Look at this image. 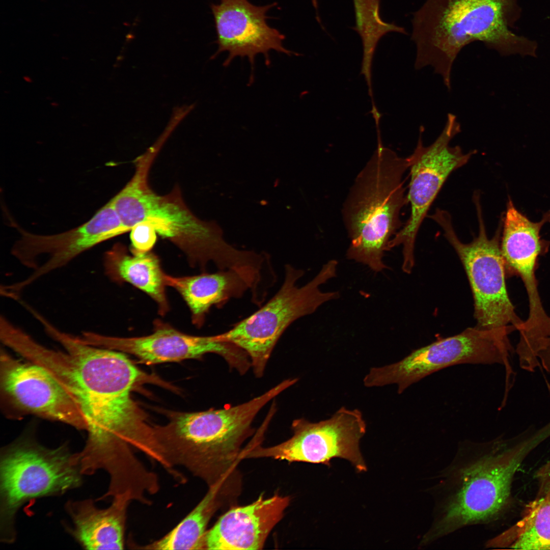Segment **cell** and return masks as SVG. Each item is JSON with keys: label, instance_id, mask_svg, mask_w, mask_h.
<instances>
[{"label": "cell", "instance_id": "cell-19", "mask_svg": "<svg viewBox=\"0 0 550 550\" xmlns=\"http://www.w3.org/2000/svg\"><path fill=\"white\" fill-rule=\"evenodd\" d=\"M164 280L166 286L174 288L183 297L190 310L192 323L198 327L204 324L212 306H222L251 289L245 278L233 270L186 277L164 273Z\"/></svg>", "mask_w": 550, "mask_h": 550}, {"label": "cell", "instance_id": "cell-13", "mask_svg": "<svg viewBox=\"0 0 550 550\" xmlns=\"http://www.w3.org/2000/svg\"><path fill=\"white\" fill-rule=\"evenodd\" d=\"M293 435L272 447H254L245 457H269L288 461L331 465L334 458L349 461L359 472L367 468L360 441L366 431L361 411L342 407L330 418L312 423L303 418L293 421Z\"/></svg>", "mask_w": 550, "mask_h": 550}, {"label": "cell", "instance_id": "cell-6", "mask_svg": "<svg viewBox=\"0 0 550 550\" xmlns=\"http://www.w3.org/2000/svg\"><path fill=\"white\" fill-rule=\"evenodd\" d=\"M407 157L399 156L378 139L377 147L359 172L342 207L350 244L348 259L379 272L391 239L402 226L400 212L408 203L403 176Z\"/></svg>", "mask_w": 550, "mask_h": 550}, {"label": "cell", "instance_id": "cell-23", "mask_svg": "<svg viewBox=\"0 0 550 550\" xmlns=\"http://www.w3.org/2000/svg\"><path fill=\"white\" fill-rule=\"evenodd\" d=\"M352 1L355 19L354 29L362 39L363 48L361 74L364 75L369 93H371L372 62L378 42L388 33L407 34V32L402 26L382 20L380 15V0Z\"/></svg>", "mask_w": 550, "mask_h": 550}, {"label": "cell", "instance_id": "cell-25", "mask_svg": "<svg viewBox=\"0 0 550 550\" xmlns=\"http://www.w3.org/2000/svg\"><path fill=\"white\" fill-rule=\"evenodd\" d=\"M539 485V496L550 500V460L543 465L536 473Z\"/></svg>", "mask_w": 550, "mask_h": 550}, {"label": "cell", "instance_id": "cell-11", "mask_svg": "<svg viewBox=\"0 0 550 550\" xmlns=\"http://www.w3.org/2000/svg\"><path fill=\"white\" fill-rule=\"evenodd\" d=\"M460 131L456 116L449 114L443 131L430 145L423 144V129L420 128L417 146L407 157L410 178L407 198L410 214L389 244V249L402 246V268L406 273H410L414 265L416 239L430 206L451 173L465 164L476 153V150L464 153L460 147L450 145Z\"/></svg>", "mask_w": 550, "mask_h": 550}, {"label": "cell", "instance_id": "cell-26", "mask_svg": "<svg viewBox=\"0 0 550 550\" xmlns=\"http://www.w3.org/2000/svg\"><path fill=\"white\" fill-rule=\"evenodd\" d=\"M536 358L540 367L550 373V338L544 342L538 351Z\"/></svg>", "mask_w": 550, "mask_h": 550}, {"label": "cell", "instance_id": "cell-7", "mask_svg": "<svg viewBox=\"0 0 550 550\" xmlns=\"http://www.w3.org/2000/svg\"><path fill=\"white\" fill-rule=\"evenodd\" d=\"M76 453L67 444L55 448L24 433L0 453V541L13 543L20 508L35 499L58 496L80 487L82 476Z\"/></svg>", "mask_w": 550, "mask_h": 550}, {"label": "cell", "instance_id": "cell-18", "mask_svg": "<svg viewBox=\"0 0 550 550\" xmlns=\"http://www.w3.org/2000/svg\"><path fill=\"white\" fill-rule=\"evenodd\" d=\"M130 503L124 498H114L108 507L100 509L91 499L69 500L65 509L72 525L67 529L84 549H123Z\"/></svg>", "mask_w": 550, "mask_h": 550}, {"label": "cell", "instance_id": "cell-22", "mask_svg": "<svg viewBox=\"0 0 550 550\" xmlns=\"http://www.w3.org/2000/svg\"><path fill=\"white\" fill-rule=\"evenodd\" d=\"M488 547L550 549V500L538 497L515 525L489 540Z\"/></svg>", "mask_w": 550, "mask_h": 550}, {"label": "cell", "instance_id": "cell-9", "mask_svg": "<svg viewBox=\"0 0 550 550\" xmlns=\"http://www.w3.org/2000/svg\"><path fill=\"white\" fill-rule=\"evenodd\" d=\"M474 201L479 232L469 243L458 238L448 212L437 209L430 217L442 228L464 267L473 294L477 327L519 331L524 321L516 315L507 291L499 233L488 238L478 195H474Z\"/></svg>", "mask_w": 550, "mask_h": 550}, {"label": "cell", "instance_id": "cell-24", "mask_svg": "<svg viewBox=\"0 0 550 550\" xmlns=\"http://www.w3.org/2000/svg\"><path fill=\"white\" fill-rule=\"evenodd\" d=\"M133 253L150 252L157 239V232L153 226L148 222H143L134 225L130 230Z\"/></svg>", "mask_w": 550, "mask_h": 550}, {"label": "cell", "instance_id": "cell-1", "mask_svg": "<svg viewBox=\"0 0 550 550\" xmlns=\"http://www.w3.org/2000/svg\"><path fill=\"white\" fill-rule=\"evenodd\" d=\"M44 330L63 350L30 336L20 343L18 353L45 369L82 411L87 438L78 452L82 466L92 472L113 471L133 460V449L152 455L157 445L154 425L131 393L146 383L167 389L171 385L141 370L124 352L87 344L51 322Z\"/></svg>", "mask_w": 550, "mask_h": 550}, {"label": "cell", "instance_id": "cell-2", "mask_svg": "<svg viewBox=\"0 0 550 550\" xmlns=\"http://www.w3.org/2000/svg\"><path fill=\"white\" fill-rule=\"evenodd\" d=\"M544 437L540 431L512 446L502 441L461 444L434 486L433 519L420 546L463 527L496 519L508 502L514 475Z\"/></svg>", "mask_w": 550, "mask_h": 550}, {"label": "cell", "instance_id": "cell-12", "mask_svg": "<svg viewBox=\"0 0 550 550\" xmlns=\"http://www.w3.org/2000/svg\"><path fill=\"white\" fill-rule=\"evenodd\" d=\"M11 222L20 236L13 245L11 254L33 272L23 280L4 285L6 292L11 295H20L31 285L65 267L84 252L128 232L111 200L86 223L60 233L36 234Z\"/></svg>", "mask_w": 550, "mask_h": 550}, {"label": "cell", "instance_id": "cell-3", "mask_svg": "<svg viewBox=\"0 0 550 550\" xmlns=\"http://www.w3.org/2000/svg\"><path fill=\"white\" fill-rule=\"evenodd\" d=\"M518 0H426L413 13L415 68L433 67L451 89L453 63L463 47L482 42L501 56L536 57L537 43L511 31L521 14Z\"/></svg>", "mask_w": 550, "mask_h": 550}, {"label": "cell", "instance_id": "cell-4", "mask_svg": "<svg viewBox=\"0 0 550 550\" xmlns=\"http://www.w3.org/2000/svg\"><path fill=\"white\" fill-rule=\"evenodd\" d=\"M292 385L286 379L249 401L223 409L166 411L168 422L154 425L155 434L171 468L186 469L209 486L222 485L241 446L253 432L252 423L270 400Z\"/></svg>", "mask_w": 550, "mask_h": 550}, {"label": "cell", "instance_id": "cell-14", "mask_svg": "<svg viewBox=\"0 0 550 550\" xmlns=\"http://www.w3.org/2000/svg\"><path fill=\"white\" fill-rule=\"evenodd\" d=\"M25 360L1 346L0 401L5 416L17 420L32 415L86 431V418L73 399L45 369Z\"/></svg>", "mask_w": 550, "mask_h": 550}, {"label": "cell", "instance_id": "cell-16", "mask_svg": "<svg viewBox=\"0 0 550 550\" xmlns=\"http://www.w3.org/2000/svg\"><path fill=\"white\" fill-rule=\"evenodd\" d=\"M277 5L258 6L248 0H219L212 4L218 48L211 59L223 52L228 53L224 62L228 66L236 57H246L254 69L258 54L264 56L269 65V52L274 50L288 56L297 55L284 47L285 36L267 23V12Z\"/></svg>", "mask_w": 550, "mask_h": 550}, {"label": "cell", "instance_id": "cell-17", "mask_svg": "<svg viewBox=\"0 0 550 550\" xmlns=\"http://www.w3.org/2000/svg\"><path fill=\"white\" fill-rule=\"evenodd\" d=\"M289 503L288 497L260 496L249 505L232 508L207 530L204 549H261Z\"/></svg>", "mask_w": 550, "mask_h": 550}, {"label": "cell", "instance_id": "cell-15", "mask_svg": "<svg viewBox=\"0 0 550 550\" xmlns=\"http://www.w3.org/2000/svg\"><path fill=\"white\" fill-rule=\"evenodd\" d=\"M154 326L152 333L141 337H119L84 331L82 338L87 344L132 354L147 365L200 359L214 353L240 374L250 368L245 351L233 344L216 340L214 336L185 334L160 320H155Z\"/></svg>", "mask_w": 550, "mask_h": 550}, {"label": "cell", "instance_id": "cell-5", "mask_svg": "<svg viewBox=\"0 0 550 550\" xmlns=\"http://www.w3.org/2000/svg\"><path fill=\"white\" fill-rule=\"evenodd\" d=\"M156 156L147 150L134 161L135 172L125 186L110 200L128 230L143 222L150 223L158 234L172 242L190 264L204 271L212 262L220 270H238L243 255L223 238L219 227L199 219L185 204L178 187L160 195L148 184L151 166Z\"/></svg>", "mask_w": 550, "mask_h": 550}, {"label": "cell", "instance_id": "cell-21", "mask_svg": "<svg viewBox=\"0 0 550 550\" xmlns=\"http://www.w3.org/2000/svg\"><path fill=\"white\" fill-rule=\"evenodd\" d=\"M221 485L209 486L195 508L162 538L138 547L143 549H204L208 523L216 510Z\"/></svg>", "mask_w": 550, "mask_h": 550}, {"label": "cell", "instance_id": "cell-10", "mask_svg": "<svg viewBox=\"0 0 550 550\" xmlns=\"http://www.w3.org/2000/svg\"><path fill=\"white\" fill-rule=\"evenodd\" d=\"M508 330L477 326L416 349L399 362L372 367L363 379L366 387L396 384L401 394L413 384L457 364H500L510 372Z\"/></svg>", "mask_w": 550, "mask_h": 550}, {"label": "cell", "instance_id": "cell-20", "mask_svg": "<svg viewBox=\"0 0 550 550\" xmlns=\"http://www.w3.org/2000/svg\"><path fill=\"white\" fill-rule=\"evenodd\" d=\"M106 277L116 283L128 282L149 295L163 316L169 310L164 272L158 257L152 252L129 254L122 244H115L103 258Z\"/></svg>", "mask_w": 550, "mask_h": 550}, {"label": "cell", "instance_id": "cell-8", "mask_svg": "<svg viewBox=\"0 0 550 550\" xmlns=\"http://www.w3.org/2000/svg\"><path fill=\"white\" fill-rule=\"evenodd\" d=\"M338 262L324 264L305 285L297 281L304 271L286 265L284 280L277 293L256 312L236 323L229 331L215 335L216 340L230 343L245 351L255 375L261 377L278 340L294 321L311 314L324 303L339 297L338 291L323 292L321 285L336 276Z\"/></svg>", "mask_w": 550, "mask_h": 550}]
</instances>
